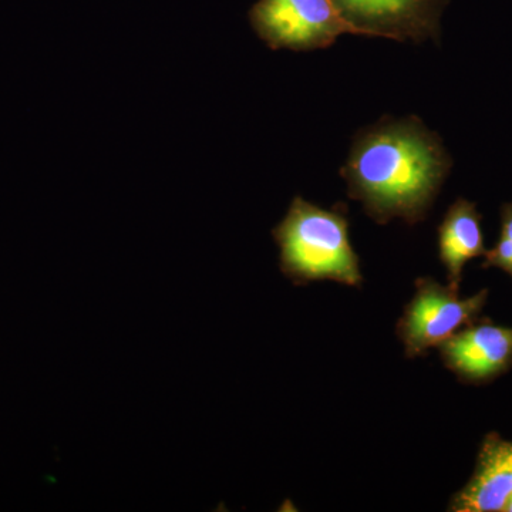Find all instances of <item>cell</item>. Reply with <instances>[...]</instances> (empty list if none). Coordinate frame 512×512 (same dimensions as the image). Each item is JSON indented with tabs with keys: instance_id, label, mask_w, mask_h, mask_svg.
<instances>
[{
	"instance_id": "cell-1",
	"label": "cell",
	"mask_w": 512,
	"mask_h": 512,
	"mask_svg": "<svg viewBox=\"0 0 512 512\" xmlns=\"http://www.w3.org/2000/svg\"><path fill=\"white\" fill-rule=\"evenodd\" d=\"M450 167L440 138L412 117L360 133L340 174L373 221L413 225L426 218Z\"/></svg>"
},
{
	"instance_id": "cell-2",
	"label": "cell",
	"mask_w": 512,
	"mask_h": 512,
	"mask_svg": "<svg viewBox=\"0 0 512 512\" xmlns=\"http://www.w3.org/2000/svg\"><path fill=\"white\" fill-rule=\"evenodd\" d=\"M272 237L279 247V268L293 284H362L359 256L350 244L346 205L325 210L295 197L284 220L272 229Z\"/></svg>"
},
{
	"instance_id": "cell-3",
	"label": "cell",
	"mask_w": 512,
	"mask_h": 512,
	"mask_svg": "<svg viewBox=\"0 0 512 512\" xmlns=\"http://www.w3.org/2000/svg\"><path fill=\"white\" fill-rule=\"evenodd\" d=\"M249 20L272 50L325 49L346 33L359 35L335 0H258Z\"/></svg>"
},
{
	"instance_id": "cell-4",
	"label": "cell",
	"mask_w": 512,
	"mask_h": 512,
	"mask_svg": "<svg viewBox=\"0 0 512 512\" xmlns=\"http://www.w3.org/2000/svg\"><path fill=\"white\" fill-rule=\"evenodd\" d=\"M487 298V289L461 299L450 285H441L433 278L417 279L412 301L397 322V336L406 356H426L431 348H439L458 330L473 325Z\"/></svg>"
},
{
	"instance_id": "cell-5",
	"label": "cell",
	"mask_w": 512,
	"mask_h": 512,
	"mask_svg": "<svg viewBox=\"0 0 512 512\" xmlns=\"http://www.w3.org/2000/svg\"><path fill=\"white\" fill-rule=\"evenodd\" d=\"M448 0H335L359 35L424 42L440 35Z\"/></svg>"
},
{
	"instance_id": "cell-6",
	"label": "cell",
	"mask_w": 512,
	"mask_h": 512,
	"mask_svg": "<svg viewBox=\"0 0 512 512\" xmlns=\"http://www.w3.org/2000/svg\"><path fill=\"white\" fill-rule=\"evenodd\" d=\"M444 365L461 380H493L512 366V328L474 322L439 346Z\"/></svg>"
},
{
	"instance_id": "cell-7",
	"label": "cell",
	"mask_w": 512,
	"mask_h": 512,
	"mask_svg": "<svg viewBox=\"0 0 512 512\" xmlns=\"http://www.w3.org/2000/svg\"><path fill=\"white\" fill-rule=\"evenodd\" d=\"M511 497L512 441L488 434L481 444L473 477L454 495L448 511H503Z\"/></svg>"
},
{
	"instance_id": "cell-8",
	"label": "cell",
	"mask_w": 512,
	"mask_h": 512,
	"mask_svg": "<svg viewBox=\"0 0 512 512\" xmlns=\"http://www.w3.org/2000/svg\"><path fill=\"white\" fill-rule=\"evenodd\" d=\"M485 252L480 212L474 202L460 198L448 208L439 227V256L447 269L448 285L458 291L464 266Z\"/></svg>"
},
{
	"instance_id": "cell-9",
	"label": "cell",
	"mask_w": 512,
	"mask_h": 512,
	"mask_svg": "<svg viewBox=\"0 0 512 512\" xmlns=\"http://www.w3.org/2000/svg\"><path fill=\"white\" fill-rule=\"evenodd\" d=\"M484 268L488 265L503 269L512 278V202L501 211V235L493 249L487 251Z\"/></svg>"
},
{
	"instance_id": "cell-10",
	"label": "cell",
	"mask_w": 512,
	"mask_h": 512,
	"mask_svg": "<svg viewBox=\"0 0 512 512\" xmlns=\"http://www.w3.org/2000/svg\"><path fill=\"white\" fill-rule=\"evenodd\" d=\"M503 511L512 512V497L510 498V500L507 501V504H505Z\"/></svg>"
}]
</instances>
